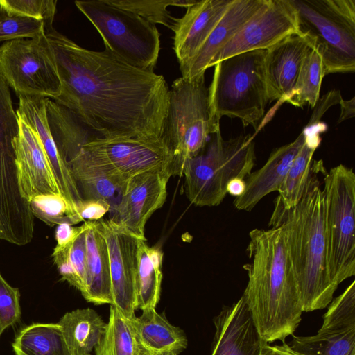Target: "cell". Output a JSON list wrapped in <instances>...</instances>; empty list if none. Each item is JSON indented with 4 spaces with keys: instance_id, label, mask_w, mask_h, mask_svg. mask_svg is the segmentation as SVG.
Instances as JSON below:
<instances>
[{
    "instance_id": "6da1fadb",
    "label": "cell",
    "mask_w": 355,
    "mask_h": 355,
    "mask_svg": "<svg viewBox=\"0 0 355 355\" xmlns=\"http://www.w3.org/2000/svg\"><path fill=\"white\" fill-rule=\"evenodd\" d=\"M61 82L53 99L107 138L162 139L169 102L164 77L109 51L84 49L55 28L44 32Z\"/></svg>"
},
{
    "instance_id": "7a4b0ae2",
    "label": "cell",
    "mask_w": 355,
    "mask_h": 355,
    "mask_svg": "<svg viewBox=\"0 0 355 355\" xmlns=\"http://www.w3.org/2000/svg\"><path fill=\"white\" fill-rule=\"evenodd\" d=\"M249 236L246 251L251 262L243 266L248 281L242 297L261 338L284 342L297 328L303 312L286 232L273 225L253 229Z\"/></svg>"
},
{
    "instance_id": "3957f363",
    "label": "cell",
    "mask_w": 355,
    "mask_h": 355,
    "mask_svg": "<svg viewBox=\"0 0 355 355\" xmlns=\"http://www.w3.org/2000/svg\"><path fill=\"white\" fill-rule=\"evenodd\" d=\"M324 169L322 160H314L313 173L297 205L286 209L275 199L269 223L270 226H282L286 232L303 312L326 308L338 287L327 269L324 199L318 177Z\"/></svg>"
},
{
    "instance_id": "277c9868",
    "label": "cell",
    "mask_w": 355,
    "mask_h": 355,
    "mask_svg": "<svg viewBox=\"0 0 355 355\" xmlns=\"http://www.w3.org/2000/svg\"><path fill=\"white\" fill-rule=\"evenodd\" d=\"M209 138L198 155L185 161L182 169L186 196L198 207L220 205L229 182L235 178L245 180L256 160L254 137L250 134L225 140L219 130Z\"/></svg>"
},
{
    "instance_id": "5b68a950",
    "label": "cell",
    "mask_w": 355,
    "mask_h": 355,
    "mask_svg": "<svg viewBox=\"0 0 355 355\" xmlns=\"http://www.w3.org/2000/svg\"><path fill=\"white\" fill-rule=\"evenodd\" d=\"M267 49L244 52L217 62L208 88L211 119L220 125L226 116L239 119L243 126L257 128L268 102L265 58Z\"/></svg>"
},
{
    "instance_id": "8992f818",
    "label": "cell",
    "mask_w": 355,
    "mask_h": 355,
    "mask_svg": "<svg viewBox=\"0 0 355 355\" xmlns=\"http://www.w3.org/2000/svg\"><path fill=\"white\" fill-rule=\"evenodd\" d=\"M297 34L320 55L324 75L355 70V1L291 0Z\"/></svg>"
},
{
    "instance_id": "52a82bcc",
    "label": "cell",
    "mask_w": 355,
    "mask_h": 355,
    "mask_svg": "<svg viewBox=\"0 0 355 355\" xmlns=\"http://www.w3.org/2000/svg\"><path fill=\"white\" fill-rule=\"evenodd\" d=\"M220 130L209 110L205 76L180 77L169 89V102L162 139L173 154L172 176L182 175L185 161L198 155L210 136Z\"/></svg>"
},
{
    "instance_id": "ba28073f",
    "label": "cell",
    "mask_w": 355,
    "mask_h": 355,
    "mask_svg": "<svg viewBox=\"0 0 355 355\" xmlns=\"http://www.w3.org/2000/svg\"><path fill=\"white\" fill-rule=\"evenodd\" d=\"M75 4L101 35L105 49L132 67L153 71L160 50L155 24L107 0L76 1Z\"/></svg>"
},
{
    "instance_id": "9c48e42d",
    "label": "cell",
    "mask_w": 355,
    "mask_h": 355,
    "mask_svg": "<svg viewBox=\"0 0 355 355\" xmlns=\"http://www.w3.org/2000/svg\"><path fill=\"white\" fill-rule=\"evenodd\" d=\"M324 233L327 269L338 286L355 275V173L339 164L324 174Z\"/></svg>"
},
{
    "instance_id": "30bf717a",
    "label": "cell",
    "mask_w": 355,
    "mask_h": 355,
    "mask_svg": "<svg viewBox=\"0 0 355 355\" xmlns=\"http://www.w3.org/2000/svg\"><path fill=\"white\" fill-rule=\"evenodd\" d=\"M0 73L18 96L54 99L61 93V82L45 33L4 42L0 46Z\"/></svg>"
},
{
    "instance_id": "8fae6325",
    "label": "cell",
    "mask_w": 355,
    "mask_h": 355,
    "mask_svg": "<svg viewBox=\"0 0 355 355\" xmlns=\"http://www.w3.org/2000/svg\"><path fill=\"white\" fill-rule=\"evenodd\" d=\"M76 154L126 180L150 171L171 170L173 162V154L162 139L107 138L97 135L85 142Z\"/></svg>"
},
{
    "instance_id": "7c38bea8",
    "label": "cell",
    "mask_w": 355,
    "mask_h": 355,
    "mask_svg": "<svg viewBox=\"0 0 355 355\" xmlns=\"http://www.w3.org/2000/svg\"><path fill=\"white\" fill-rule=\"evenodd\" d=\"M297 34L296 12L291 0H266L263 6L219 51L210 64L247 51L268 49Z\"/></svg>"
},
{
    "instance_id": "4fadbf2b",
    "label": "cell",
    "mask_w": 355,
    "mask_h": 355,
    "mask_svg": "<svg viewBox=\"0 0 355 355\" xmlns=\"http://www.w3.org/2000/svg\"><path fill=\"white\" fill-rule=\"evenodd\" d=\"M290 346L302 355H355V282L332 300L315 335L293 336Z\"/></svg>"
},
{
    "instance_id": "5bb4252c",
    "label": "cell",
    "mask_w": 355,
    "mask_h": 355,
    "mask_svg": "<svg viewBox=\"0 0 355 355\" xmlns=\"http://www.w3.org/2000/svg\"><path fill=\"white\" fill-rule=\"evenodd\" d=\"M104 236L110 264L112 306L127 318L136 315L138 239L121 226L109 219L95 221Z\"/></svg>"
},
{
    "instance_id": "9a60e30c",
    "label": "cell",
    "mask_w": 355,
    "mask_h": 355,
    "mask_svg": "<svg viewBox=\"0 0 355 355\" xmlns=\"http://www.w3.org/2000/svg\"><path fill=\"white\" fill-rule=\"evenodd\" d=\"M170 169L144 172L130 178L110 218L139 239L146 240L145 225L166 199Z\"/></svg>"
},
{
    "instance_id": "2e32d148",
    "label": "cell",
    "mask_w": 355,
    "mask_h": 355,
    "mask_svg": "<svg viewBox=\"0 0 355 355\" xmlns=\"http://www.w3.org/2000/svg\"><path fill=\"white\" fill-rule=\"evenodd\" d=\"M10 87L0 73V220L18 217L28 209L17 175L13 141L19 134V119L13 108Z\"/></svg>"
},
{
    "instance_id": "e0dca14e",
    "label": "cell",
    "mask_w": 355,
    "mask_h": 355,
    "mask_svg": "<svg viewBox=\"0 0 355 355\" xmlns=\"http://www.w3.org/2000/svg\"><path fill=\"white\" fill-rule=\"evenodd\" d=\"M13 146L18 184L22 197L29 202L40 195L60 193L38 136L21 119L19 134L13 141Z\"/></svg>"
},
{
    "instance_id": "ac0fdd59",
    "label": "cell",
    "mask_w": 355,
    "mask_h": 355,
    "mask_svg": "<svg viewBox=\"0 0 355 355\" xmlns=\"http://www.w3.org/2000/svg\"><path fill=\"white\" fill-rule=\"evenodd\" d=\"M17 113L38 136L49 162L61 195L76 212L83 200L68 164L60 156L49 128L46 102L47 98L19 96Z\"/></svg>"
},
{
    "instance_id": "d6986e66",
    "label": "cell",
    "mask_w": 355,
    "mask_h": 355,
    "mask_svg": "<svg viewBox=\"0 0 355 355\" xmlns=\"http://www.w3.org/2000/svg\"><path fill=\"white\" fill-rule=\"evenodd\" d=\"M233 0H201L187 8L180 18H173V48L180 67L199 51Z\"/></svg>"
},
{
    "instance_id": "ffe728a7",
    "label": "cell",
    "mask_w": 355,
    "mask_h": 355,
    "mask_svg": "<svg viewBox=\"0 0 355 355\" xmlns=\"http://www.w3.org/2000/svg\"><path fill=\"white\" fill-rule=\"evenodd\" d=\"M215 334L211 355H259L263 341L241 297L224 306L214 318Z\"/></svg>"
},
{
    "instance_id": "44dd1931",
    "label": "cell",
    "mask_w": 355,
    "mask_h": 355,
    "mask_svg": "<svg viewBox=\"0 0 355 355\" xmlns=\"http://www.w3.org/2000/svg\"><path fill=\"white\" fill-rule=\"evenodd\" d=\"M265 2L266 0H233L194 57L180 67L181 77L193 80L205 76L216 55Z\"/></svg>"
},
{
    "instance_id": "7402d4cb",
    "label": "cell",
    "mask_w": 355,
    "mask_h": 355,
    "mask_svg": "<svg viewBox=\"0 0 355 355\" xmlns=\"http://www.w3.org/2000/svg\"><path fill=\"white\" fill-rule=\"evenodd\" d=\"M311 49L304 37L295 34L267 49L265 75L268 102H285L295 87L302 62Z\"/></svg>"
},
{
    "instance_id": "603a6c76",
    "label": "cell",
    "mask_w": 355,
    "mask_h": 355,
    "mask_svg": "<svg viewBox=\"0 0 355 355\" xmlns=\"http://www.w3.org/2000/svg\"><path fill=\"white\" fill-rule=\"evenodd\" d=\"M304 141L303 130L293 141L274 150L266 164L245 178V191L234 200L235 208L251 211L266 195L278 191Z\"/></svg>"
},
{
    "instance_id": "cb8c5ba5",
    "label": "cell",
    "mask_w": 355,
    "mask_h": 355,
    "mask_svg": "<svg viewBox=\"0 0 355 355\" xmlns=\"http://www.w3.org/2000/svg\"><path fill=\"white\" fill-rule=\"evenodd\" d=\"M87 221L86 232L87 282L83 295L87 302L96 305L112 304L110 256L106 241L95 221Z\"/></svg>"
},
{
    "instance_id": "d4e9b609",
    "label": "cell",
    "mask_w": 355,
    "mask_h": 355,
    "mask_svg": "<svg viewBox=\"0 0 355 355\" xmlns=\"http://www.w3.org/2000/svg\"><path fill=\"white\" fill-rule=\"evenodd\" d=\"M132 323L141 355H158L166 351L180 354L187 346L184 331L154 308L142 310L141 315L132 319Z\"/></svg>"
},
{
    "instance_id": "484cf974",
    "label": "cell",
    "mask_w": 355,
    "mask_h": 355,
    "mask_svg": "<svg viewBox=\"0 0 355 355\" xmlns=\"http://www.w3.org/2000/svg\"><path fill=\"white\" fill-rule=\"evenodd\" d=\"M326 129V125L321 122L306 125L304 128V143L277 191L279 196L276 199L284 209L293 208L302 198L313 171V155L320 144V133L324 132Z\"/></svg>"
},
{
    "instance_id": "4316f807",
    "label": "cell",
    "mask_w": 355,
    "mask_h": 355,
    "mask_svg": "<svg viewBox=\"0 0 355 355\" xmlns=\"http://www.w3.org/2000/svg\"><path fill=\"white\" fill-rule=\"evenodd\" d=\"M67 164L83 200H103L110 205L111 211L115 208L128 180L105 171L79 154Z\"/></svg>"
},
{
    "instance_id": "83f0119b",
    "label": "cell",
    "mask_w": 355,
    "mask_h": 355,
    "mask_svg": "<svg viewBox=\"0 0 355 355\" xmlns=\"http://www.w3.org/2000/svg\"><path fill=\"white\" fill-rule=\"evenodd\" d=\"M57 323L71 355H91L107 324L101 316L90 308L67 312Z\"/></svg>"
},
{
    "instance_id": "f1b7e54d",
    "label": "cell",
    "mask_w": 355,
    "mask_h": 355,
    "mask_svg": "<svg viewBox=\"0 0 355 355\" xmlns=\"http://www.w3.org/2000/svg\"><path fill=\"white\" fill-rule=\"evenodd\" d=\"M146 241L138 239L137 307L141 311L155 309L162 280L163 252L158 247L148 246Z\"/></svg>"
},
{
    "instance_id": "f546056e",
    "label": "cell",
    "mask_w": 355,
    "mask_h": 355,
    "mask_svg": "<svg viewBox=\"0 0 355 355\" xmlns=\"http://www.w3.org/2000/svg\"><path fill=\"white\" fill-rule=\"evenodd\" d=\"M15 355H71L58 323H33L12 344Z\"/></svg>"
},
{
    "instance_id": "4dcf8cb0",
    "label": "cell",
    "mask_w": 355,
    "mask_h": 355,
    "mask_svg": "<svg viewBox=\"0 0 355 355\" xmlns=\"http://www.w3.org/2000/svg\"><path fill=\"white\" fill-rule=\"evenodd\" d=\"M132 319L110 305L109 320L94 347L95 355H141Z\"/></svg>"
},
{
    "instance_id": "1f68e13d",
    "label": "cell",
    "mask_w": 355,
    "mask_h": 355,
    "mask_svg": "<svg viewBox=\"0 0 355 355\" xmlns=\"http://www.w3.org/2000/svg\"><path fill=\"white\" fill-rule=\"evenodd\" d=\"M324 76L322 59L318 52L311 49L302 62L295 87L285 102L299 107L306 103L314 107L319 100Z\"/></svg>"
},
{
    "instance_id": "d6a6232c",
    "label": "cell",
    "mask_w": 355,
    "mask_h": 355,
    "mask_svg": "<svg viewBox=\"0 0 355 355\" xmlns=\"http://www.w3.org/2000/svg\"><path fill=\"white\" fill-rule=\"evenodd\" d=\"M28 203L32 214L50 227L63 223L73 225L83 221L61 193L40 195Z\"/></svg>"
},
{
    "instance_id": "836d02e7",
    "label": "cell",
    "mask_w": 355,
    "mask_h": 355,
    "mask_svg": "<svg viewBox=\"0 0 355 355\" xmlns=\"http://www.w3.org/2000/svg\"><path fill=\"white\" fill-rule=\"evenodd\" d=\"M119 8L131 11L148 21L170 28L173 18L167 8L170 6L188 8L196 0H107Z\"/></svg>"
},
{
    "instance_id": "e575fe53",
    "label": "cell",
    "mask_w": 355,
    "mask_h": 355,
    "mask_svg": "<svg viewBox=\"0 0 355 355\" xmlns=\"http://www.w3.org/2000/svg\"><path fill=\"white\" fill-rule=\"evenodd\" d=\"M56 7V0H0L2 15L40 20L44 23V32L54 28Z\"/></svg>"
},
{
    "instance_id": "d590c367",
    "label": "cell",
    "mask_w": 355,
    "mask_h": 355,
    "mask_svg": "<svg viewBox=\"0 0 355 355\" xmlns=\"http://www.w3.org/2000/svg\"><path fill=\"white\" fill-rule=\"evenodd\" d=\"M43 33L44 26L40 20L6 15L0 17V42L32 38Z\"/></svg>"
},
{
    "instance_id": "8d00e7d4",
    "label": "cell",
    "mask_w": 355,
    "mask_h": 355,
    "mask_svg": "<svg viewBox=\"0 0 355 355\" xmlns=\"http://www.w3.org/2000/svg\"><path fill=\"white\" fill-rule=\"evenodd\" d=\"M19 289L10 286L0 273V328L3 332L19 321Z\"/></svg>"
},
{
    "instance_id": "74e56055",
    "label": "cell",
    "mask_w": 355,
    "mask_h": 355,
    "mask_svg": "<svg viewBox=\"0 0 355 355\" xmlns=\"http://www.w3.org/2000/svg\"><path fill=\"white\" fill-rule=\"evenodd\" d=\"M87 221L83 224V230L69 248V258L72 268L80 284L82 295L86 290L87 282V248L86 232Z\"/></svg>"
},
{
    "instance_id": "f35d334b",
    "label": "cell",
    "mask_w": 355,
    "mask_h": 355,
    "mask_svg": "<svg viewBox=\"0 0 355 355\" xmlns=\"http://www.w3.org/2000/svg\"><path fill=\"white\" fill-rule=\"evenodd\" d=\"M110 211V205L103 200H83L78 208V214L81 219L89 221H98Z\"/></svg>"
},
{
    "instance_id": "ab89813d",
    "label": "cell",
    "mask_w": 355,
    "mask_h": 355,
    "mask_svg": "<svg viewBox=\"0 0 355 355\" xmlns=\"http://www.w3.org/2000/svg\"><path fill=\"white\" fill-rule=\"evenodd\" d=\"M342 99L340 92L337 89H333L324 95L322 99L318 101L313 107L315 110L306 125L320 122V118L325 112L332 105L339 104Z\"/></svg>"
},
{
    "instance_id": "60d3db41",
    "label": "cell",
    "mask_w": 355,
    "mask_h": 355,
    "mask_svg": "<svg viewBox=\"0 0 355 355\" xmlns=\"http://www.w3.org/2000/svg\"><path fill=\"white\" fill-rule=\"evenodd\" d=\"M83 225L78 227L63 223L58 225L55 230L57 245L54 250H61L71 244L83 230Z\"/></svg>"
},
{
    "instance_id": "b9f144b4",
    "label": "cell",
    "mask_w": 355,
    "mask_h": 355,
    "mask_svg": "<svg viewBox=\"0 0 355 355\" xmlns=\"http://www.w3.org/2000/svg\"><path fill=\"white\" fill-rule=\"evenodd\" d=\"M259 355H302L293 349L284 341L282 345H270L266 343L261 347Z\"/></svg>"
},
{
    "instance_id": "7bdbcfd3",
    "label": "cell",
    "mask_w": 355,
    "mask_h": 355,
    "mask_svg": "<svg viewBox=\"0 0 355 355\" xmlns=\"http://www.w3.org/2000/svg\"><path fill=\"white\" fill-rule=\"evenodd\" d=\"M355 98L346 101L342 99L340 102V115L338 123H340L349 118H352L355 115Z\"/></svg>"
},
{
    "instance_id": "ee69618b",
    "label": "cell",
    "mask_w": 355,
    "mask_h": 355,
    "mask_svg": "<svg viewBox=\"0 0 355 355\" xmlns=\"http://www.w3.org/2000/svg\"><path fill=\"white\" fill-rule=\"evenodd\" d=\"M246 187L245 179L235 178L230 180L227 186V193L236 198L241 196Z\"/></svg>"
},
{
    "instance_id": "f6af8a7d",
    "label": "cell",
    "mask_w": 355,
    "mask_h": 355,
    "mask_svg": "<svg viewBox=\"0 0 355 355\" xmlns=\"http://www.w3.org/2000/svg\"><path fill=\"white\" fill-rule=\"evenodd\" d=\"M158 355H178V354H177L176 352H173V351H166V352H161Z\"/></svg>"
},
{
    "instance_id": "bcb514c9",
    "label": "cell",
    "mask_w": 355,
    "mask_h": 355,
    "mask_svg": "<svg viewBox=\"0 0 355 355\" xmlns=\"http://www.w3.org/2000/svg\"><path fill=\"white\" fill-rule=\"evenodd\" d=\"M2 333H3V331H2V330L0 328V337H1V335L2 334Z\"/></svg>"
}]
</instances>
